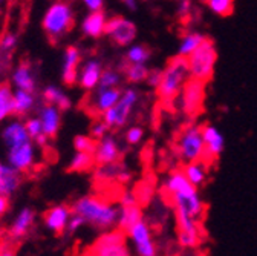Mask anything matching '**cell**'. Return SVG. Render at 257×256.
Here are the masks:
<instances>
[{"label": "cell", "mask_w": 257, "mask_h": 256, "mask_svg": "<svg viewBox=\"0 0 257 256\" xmlns=\"http://www.w3.org/2000/svg\"><path fill=\"white\" fill-rule=\"evenodd\" d=\"M163 187L175 209V215H188L201 221L205 206L199 195V189L188 183L182 170H173L166 178Z\"/></svg>", "instance_id": "obj_1"}, {"label": "cell", "mask_w": 257, "mask_h": 256, "mask_svg": "<svg viewBox=\"0 0 257 256\" xmlns=\"http://www.w3.org/2000/svg\"><path fill=\"white\" fill-rule=\"evenodd\" d=\"M71 210L83 218L86 226H90L96 230L106 232L116 226L118 207L98 195H86L78 198L72 204Z\"/></svg>", "instance_id": "obj_2"}, {"label": "cell", "mask_w": 257, "mask_h": 256, "mask_svg": "<svg viewBox=\"0 0 257 256\" xmlns=\"http://www.w3.org/2000/svg\"><path fill=\"white\" fill-rule=\"evenodd\" d=\"M190 78L188 74V65L185 57H173L167 66L163 69V77L156 88L158 99L164 103H170L175 99H178V95L184 86V83Z\"/></svg>", "instance_id": "obj_3"}, {"label": "cell", "mask_w": 257, "mask_h": 256, "mask_svg": "<svg viewBox=\"0 0 257 256\" xmlns=\"http://www.w3.org/2000/svg\"><path fill=\"white\" fill-rule=\"evenodd\" d=\"M217 61V49L214 42L208 37L187 57L188 74L191 78L201 80L204 83L210 81L214 74V66Z\"/></svg>", "instance_id": "obj_4"}, {"label": "cell", "mask_w": 257, "mask_h": 256, "mask_svg": "<svg viewBox=\"0 0 257 256\" xmlns=\"http://www.w3.org/2000/svg\"><path fill=\"white\" fill-rule=\"evenodd\" d=\"M83 256H131L127 236L119 229L106 230L84 248Z\"/></svg>", "instance_id": "obj_5"}, {"label": "cell", "mask_w": 257, "mask_h": 256, "mask_svg": "<svg viewBox=\"0 0 257 256\" xmlns=\"http://www.w3.org/2000/svg\"><path fill=\"white\" fill-rule=\"evenodd\" d=\"M74 26V14L68 4L55 2L43 17V29L49 40L55 42L61 36L68 34Z\"/></svg>", "instance_id": "obj_6"}, {"label": "cell", "mask_w": 257, "mask_h": 256, "mask_svg": "<svg viewBox=\"0 0 257 256\" xmlns=\"http://www.w3.org/2000/svg\"><path fill=\"white\" fill-rule=\"evenodd\" d=\"M176 149L185 164L193 161H204L205 150L202 140V127L196 124L187 126L178 138Z\"/></svg>", "instance_id": "obj_7"}, {"label": "cell", "mask_w": 257, "mask_h": 256, "mask_svg": "<svg viewBox=\"0 0 257 256\" xmlns=\"http://www.w3.org/2000/svg\"><path fill=\"white\" fill-rule=\"evenodd\" d=\"M205 86L207 83L196 80V78H188L179 95H181V108L185 115L188 117H196L202 112L204 102H205Z\"/></svg>", "instance_id": "obj_8"}, {"label": "cell", "mask_w": 257, "mask_h": 256, "mask_svg": "<svg viewBox=\"0 0 257 256\" xmlns=\"http://www.w3.org/2000/svg\"><path fill=\"white\" fill-rule=\"evenodd\" d=\"M137 100H138L137 91L134 89L124 91V94H121L119 100L112 108H109L107 111L101 114V120L109 126V129L124 126L128 120V115H131L132 108L135 106Z\"/></svg>", "instance_id": "obj_9"}, {"label": "cell", "mask_w": 257, "mask_h": 256, "mask_svg": "<svg viewBox=\"0 0 257 256\" xmlns=\"http://www.w3.org/2000/svg\"><path fill=\"white\" fill-rule=\"evenodd\" d=\"M7 163L20 174L34 169L37 164V152H36V146L32 143V140L8 147Z\"/></svg>", "instance_id": "obj_10"}, {"label": "cell", "mask_w": 257, "mask_h": 256, "mask_svg": "<svg viewBox=\"0 0 257 256\" xmlns=\"http://www.w3.org/2000/svg\"><path fill=\"white\" fill-rule=\"evenodd\" d=\"M125 236L131 239L138 256H156L158 254L156 242L153 239L150 226L144 219L138 221L135 226L128 229L125 232Z\"/></svg>", "instance_id": "obj_11"}, {"label": "cell", "mask_w": 257, "mask_h": 256, "mask_svg": "<svg viewBox=\"0 0 257 256\" xmlns=\"http://www.w3.org/2000/svg\"><path fill=\"white\" fill-rule=\"evenodd\" d=\"M104 34L110 36V39L116 45L125 46L128 43H132L134 39L137 37V26L131 20H127L121 16H115V17L106 20Z\"/></svg>", "instance_id": "obj_12"}, {"label": "cell", "mask_w": 257, "mask_h": 256, "mask_svg": "<svg viewBox=\"0 0 257 256\" xmlns=\"http://www.w3.org/2000/svg\"><path fill=\"white\" fill-rule=\"evenodd\" d=\"M93 159L96 166H106V164H113L118 163L121 156V149L118 141L112 135H104L103 138L96 140V146L93 150Z\"/></svg>", "instance_id": "obj_13"}, {"label": "cell", "mask_w": 257, "mask_h": 256, "mask_svg": "<svg viewBox=\"0 0 257 256\" xmlns=\"http://www.w3.org/2000/svg\"><path fill=\"white\" fill-rule=\"evenodd\" d=\"M202 140H204V150H205L204 161L208 164V159L214 161V159H217L222 155L225 149V137L216 126L207 124L202 127Z\"/></svg>", "instance_id": "obj_14"}, {"label": "cell", "mask_w": 257, "mask_h": 256, "mask_svg": "<svg viewBox=\"0 0 257 256\" xmlns=\"http://www.w3.org/2000/svg\"><path fill=\"white\" fill-rule=\"evenodd\" d=\"M71 216H72V210L69 206L57 204V206H52L51 209H48V212L43 216V224L49 232L60 235L68 230V224H69Z\"/></svg>", "instance_id": "obj_15"}, {"label": "cell", "mask_w": 257, "mask_h": 256, "mask_svg": "<svg viewBox=\"0 0 257 256\" xmlns=\"http://www.w3.org/2000/svg\"><path fill=\"white\" fill-rule=\"evenodd\" d=\"M36 221V213L31 207H23L19 210V213L14 216V219L10 224V230L8 235L13 241H20L25 236L29 235L32 226H34Z\"/></svg>", "instance_id": "obj_16"}, {"label": "cell", "mask_w": 257, "mask_h": 256, "mask_svg": "<svg viewBox=\"0 0 257 256\" xmlns=\"http://www.w3.org/2000/svg\"><path fill=\"white\" fill-rule=\"evenodd\" d=\"M121 97V91L118 88L110 89H98L93 95V99L89 100V108H86V112L89 111L92 115H100L112 108Z\"/></svg>", "instance_id": "obj_17"}, {"label": "cell", "mask_w": 257, "mask_h": 256, "mask_svg": "<svg viewBox=\"0 0 257 256\" xmlns=\"http://www.w3.org/2000/svg\"><path fill=\"white\" fill-rule=\"evenodd\" d=\"M143 219V209L140 203L132 204H119L118 216H116V227L124 233L131 229L138 221Z\"/></svg>", "instance_id": "obj_18"}, {"label": "cell", "mask_w": 257, "mask_h": 256, "mask_svg": "<svg viewBox=\"0 0 257 256\" xmlns=\"http://www.w3.org/2000/svg\"><path fill=\"white\" fill-rule=\"evenodd\" d=\"M20 183H22L20 172L11 167L8 163L0 161V195L10 198L17 192Z\"/></svg>", "instance_id": "obj_19"}, {"label": "cell", "mask_w": 257, "mask_h": 256, "mask_svg": "<svg viewBox=\"0 0 257 256\" xmlns=\"http://www.w3.org/2000/svg\"><path fill=\"white\" fill-rule=\"evenodd\" d=\"M80 51L75 46H69L64 52L63 61V83L72 86L78 78V65H80Z\"/></svg>", "instance_id": "obj_20"}, {"label": "cell", "mask_w": 257, "mask_h": 256, "mask_svg": "<svg viewBox=\"0 0 257 256\" xmlns=\"http://www.w3.org/2000/svg\"><path fill=\"white\" fill-rule=\"evenodd\" d=\"M40 123H42V129L43 134L51 140L58 134L60 124H61V117H60V109L52 106V105H46L42 108L40 111V117H39Z\"/></svg>", "instance_id": "obj_21"}, {"label": "cell", "mask_w": 257, "mask_h": 256, "mask_svg": "<svg viewBox=\"0 0 257 256\" xmlns=\"http://www.w3.org/2000/svg\"><path fill=\"white\" fill-rule=\"evenodd\" d=\"M31 140L28 132H26V127H25V123L22 121H11L10 124H7L2 131V141L4 144L8 147H13V146H17L20 143H25Z\"/></svg>", "instance_id": "obj_22"}, {"label": "cell", "mask_w": 257, "mask_h": 256, "mask_svg": "<svg viewBox=\"0 0 257 256\" xmlns=\"http://www.w3.org/2000/svg\"><path fill=\"white\" fill-rule=\"evenodd\" d=\"M185 178L188 180L190 184H193L195 187H201L204 186V183L207 181L208 177V164L205 161H193V163H187L182 169Z\"/></svg>", "instance_id": "obj_23"}, {"label": "cell", "mask_w": 257, "mask_h": 256, "mask_svg": "<svg viewBox=\"0 0 257 256\" xmlns=\"http://www.w3.org/2000/svg\"><path fill=\"white\" fill-rule=\"evenodd\" d=\"M104 26H106V16L101 10L92 11V14H89L81 25L83 33L90 37H100L101 34H104Z\"/></svg>", "instance_id": "obj_24"}, {"label": "cell", "mask_w": 257, "mask_h": 256, "mask_svg": "<svg viewBox=\"0 0 257 256\" xmlns=\"http://www.w3.org/2000/svg\"><path fill=\"white\" fill-rule=\"evenodd\" d=\"M101 65L96 60H90L81 69V75H80V84L83 89L90 91L93 89L100 81V75H101Z\"/></svg>", "instance_id": "obj_25"}, {"label": "cell", "mask_w": 257, "mask_h": 256, "mask_svg": "<svg viewBox=\"0 0 257 256\" xmlns=\"http://www.w3.org/2000/svg\"><path fill=\"white\" fill-rule=\"evenodd\" d=\"M13 81L16 83V86L19 89H23V91L32 92L36 89V80H34V77H32L31 65L26 60L20 61V65L16 68L14 75H13Z\"/></svg>", "instance_id": "obj_26"}, {"label": "cell", "mask_w": 257, "mask_h": 256, "mask_svg": "<svg viewBox=\"0 0 257 256\" xmlns=\"http://www.w3.org/2000/svg\"><path fill=\"white\" fill-rule=\"evenodd\" d=\"M14 114V94L10 83H0V121Z\"/></svg>", "instance_id": "obj_27"}, {"label": "cell", "mask_w": 257, "mask_h": 256, "mask_svg": "<svg viewBox=\"0 0 257 256\" xmlns=\"http://www.w3.org/2000/svg\"><path fill=\"white\" fill-rule=\"evenodd\" d=\"M34 103H36V99L32 92L23 91V89H17L14 92V114H17L19 117L26 115L34 108Z\"/></svg>", "instance_id": "obj_28"}, {"label": "cell", "mask_w": 257, "mask_h": 256, "mask_svg": "<svg viewBox=\"0 0 257 256\" xmlns=\"http://www.w3.org/2000/svg\"><path fill=\"white\" fill-rule=\"evenodd\" d=\"M43 99L48 105H52L58 108L60 111H68L71 108V100L66 94H63L58 88L55 86H48L43 91Z\"/></svg>", "instance_id": "obj_29"}, {"label": "cell", "mask_w": 257, "mask_h": 256, "mask_svg": "<svg viewBox=\"0 0 257 256\" xmlns=\"http://www.w3.org/2000/svg\"><path fill=\"white\" fill-rule=\"evenodd\" d=\"M93 164H95V159H93L92 153L77 152L69 163V170L71 172H86V170H90L93 167Z\"/></svg>", "instance_id": "obj_30"}, {"label": "cell", "mask_w": 257, "mask_h": 256, "mask_svg": "<svg viewBox=\"0 0 257 256\" xmlns=\"http://www.w3.org/2000/svg\"><path fill=\"white\" fill-rule=\"evenodd\" d=\"M124 74L131 83H141L147 78L149 69L146 68L144 63H125Z\"/></svg>", "instance_id": "obj_31"}, {"label": "cell", "mask_w": 257, "mask_h": 256, "mask_svg": "<svg viewBox=\"0 0 257 256\" xmlns=\"http://www.w3.org/2000/svg\"><path fill=\"white\" fill-rule=\"evenodd\" d=\"M204 39H205V37H204L201 33H188V34L182 39V42H181V45H179L178 55L187 58L193 51H195V49L202 43Z\"/></svg>", "instance_id": "obj_32"}, {"label": "cell", "mask_w": 257, "mask_h": 256, "mask_svg": "<svg viewBox=\"0 0 257 256\" xmlns=\"http://www.w3.org/2000/svg\"><path fill=\"white\" fill-rule=\"evenodd\" d=\"M211 13L220 17H228L234 11V0H207Z\"/></svg>", "instance_id": "obj_33"}, {"label": "cell", "mask_w": 257, "mask_h": 256, "mask_svg": "<svg viewBox=\"0 0 257 256\" xmlns=\"http://www.w3.org/2000/svg\"><path fill=\"white\" fill-rule=\"evenodd\" d=\"M150 57V49L144 45H135L127 52V63H144Z\"/></svg>", "instance_id": "obj_34"}, {"label": "cell", "mask_w": 257, "mask_h": 256, "mask_svg": "<svg viewBox=\"0 0 257 256\" xmlns=\"http://www.w3.org/2000/svg\"><path fill=\"white\" fill-rule=\"evenodd\" d=\"M96 146V140H93L89 135H78L74 140V147L77 152H87V153H93Z\"/></svg>", "instance_id": "obj_35"}, {"label": "cell", "mask_w": 257, "mask_h": 256, "mask_svg": "<svg viewBox=\"0 0 257 256\" xmlns=\"http://www.w3.org/2000/svg\"><path fill=\"white\" fill-rule=\"evenodd\" d=\"M100 88L98 89H110V88H116L119 83V74L112 71V69H106L101 72L100 75Z\"/></svg>", "instance_id": "obj_36"}, {"label": "cell", "mask_w": 257, "mask_h": 256, "mask_svg": "<svg viewBox=\"0 0 257 256\" xmlns=\"http://www.w3.org/2000/svg\"><path fill=\"white\" fill-rule=\"evenodd\" d=\"M16 45H17V37L13 33H5L0 37V52L4 54L5 58H8L13 54Z\"/></svg>", "instance_id": "obj_37"}, {"label": "cell", "mask_w": 257, "mask_h": 256, "mask_svg": "<svg viewBox=\"0 0 257 256\" xmlns=\"http://www.w3.org/2000/svg\"><path fill=\"white\" fill-rule=\"evenodd\" d=\"M25 127H26V132H28V135H29V138L32 141H37L42 135H45L39 117L37 118H29V120H26Z\"/></svg>", "instance_id": "obj_38"}, {"label": "cell", "mask_w": 257, "mask_h": 256, "mask_svg": "<svg viewBox=\"0 0 257 256\" xmlns=\"http://www.w3.org/2000/svg\"><path fill=\"white\" fill-rule=\"evenodd\" d=\"M109 132V126L103 120H95L93 124L90 126V135L93 140H100Z\"/></svg>", "instance_id": "obj_39"}, {"label": "cell", "mask_w": 257, "mask_h": 256, "mask_svg": "<svg viewBox=\"0 0 257 256\" xmlns=\"http://www.w3.org/2000/svg\"><path fill=\"white\" fill-rule=\"evenodd\" d=\"M152 184H147V183H141L135 190H132L134 194H135V197H137V201L140 203V204H143V203H146L147 200H150V197H152Z\"/></svg>", "instance_id": "obj_40"}, {"label": "cell", "mask_w": 257, "mask_h": 256, "mask_svg": "<svg viewBox=\"0 0 257 256\" xmlns=\"http://www.w3.org/2000/svg\"><path fill=\"white\" fill-rule=\"evenodd\" d=\"M143 137H144V131L140 126H134L131 129H127V132H125V141L132 146L138 144L143 140Z\"/></svg>", "instance_id": "obj_41"}, {"label": "cell", "mask_w": 257, "mask_h": 256, "mask_svg": "<svg viewBox=\"0 0 257 256\" xmlns=\"http://www.w3.org/2000/svg\"><path fill=\"white\" fill-rule=\"evenodd\" d=\"M86 224H84V221H83V218H80L78 215H75V213H72V216H71V219H69V224H68V232H71V233H75V232H78L81 227H84Z\"/></svg>", "instance_id": "obj_42"}, {"label": "cell", "mask_w": 257, "mask_h": 256, "mask_svg": "<svg viewBox=\"0 0 257 256\" xmlns=\"http://www.w3.org/2000/svg\"><path fill=\"white\" fill-rule=\"evenodd\" d=\"M161 77H163V69H149V74H147V81L152 88H158L159 81H161Z\"/></svg>", "instance_id": "obj_43"}, {"label": "cell", "mask_w": 257, "mask_h": 256, "mask_svg": "<svg viewBox=\"0 0 257 256\" xmlns=\"http://www.w3.org/2000/svg\"><path fill=\"white\" fill-rule=\"evenodd\" d=\"M190 11H191V0H181V4H179V7H178V13H179V16H188L190 14Z\"/></svg>", "instance_id": "obj_44"}, {"label": "cell", "mask_w": 257, "mask_h": 256, "mask_svg": "<svg viewBox=\"0 0 257 256\" xmlns=\"http://www.w3.org/2000/svg\"><path fill=\"white\" fill-rule=\"evenodd\" d=\"M10 210V198L0 195V219H2Z\"/></svg>", "instance_id": "obj_45"}, {"label": "cell", "mask_w": 257, "mask_h": 256, "mask_svg": "<svg viewBox=\"0 0 257 256\" xmlns=\"http://www.w3.org/2000/svg\"><path fill=\"white\" fill-rule=\"evenodd\" d=\"M90 11H100L103 8V0H83Z\"/></svg>", "instance_id": "obj_46"}, {"label": "cell", "mask_w": 257, "mask_h": 256, "mask_svg": "<svg viewBox=\"0 0 257 256\" xmlns=\"http://www.w3.org/2000/svg\"><path fill=\"white\" fill-rule=\"evenodd\" d=\"M0 256H16V250L11 245H4L0 248Z\"/></svg>", "instance_id": "obj_47"}, {"label": "cell", "mask_w": 257, "mask_h": 256, "mask_svg": "<svg viewBox=\"0 0 257 256\" xmlns=\"http://www.w3.org/2000/svg\"><path fill=\"white\" fill-rule=\"evenodd\" d=\"M122 2H124V5L128 10H135L137 8V2H135V0H122Z\"/></svg>", "instance_id": "obj_48"}, {"label": "cell", "mask_w": 257, "mask_h": 256, "mask_svg": "<svg viewBox=\"0 0 257 256\" xmlns=\"http://www.w3.org/2000/svg\"><path fill=\"white\" fill-rule=\"evenodd\" d=\"M7 58L4 57V54L2 52H0V68H2V65H4V61H5Z\"/></svg>", "instance_id": "obj_49"}, {"label": "cell", "mask_w": 257, "mask_h": 256, "mask_svg": "<svg viewBox=\"0 0 257 256\" xmlns=\"http://www.w3.org/2000/svg\"><path fill=\"white\" fill-rule=\"evenodd\" d=\"M0 230H2V226H0Z\"/></svg>", "instance_id": "obj_50"}, {"label": "cell", "mask_w": 257, "mask_h": 256, "mask_svg": "<svg viewBox=\"0 0 257 256\" xmlns=\"http://www.w3.org/2000/svg\"><path fill=\"white\" fill-rule=\"evenodd\" d=\"M0 248H2V244H0Z\"/></svg>", "instance_id": "obj_51"}, {"label": "cell", "mask_w": 257, "mask_h": 256, "mask_svg": "<svg viewBox=\"0 0 257 256\" xmlns=\"http://www.w3.org/2000/svg\"><path fill=\"white\" fill-rule=\"evenodd\" d=\"M205 2H207V0H205Z\"/></svg>", "instance_id": "obj_52"}]
</instances>
